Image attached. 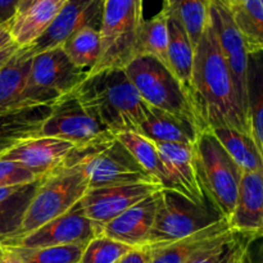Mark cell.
<instances>
[{"instance_id":"obj_39","label":"cell","mask_w":263,"mask_h":263,"mask_svg":"<svg viewBox=\"0 0 263 263\" xmlns=\"http://www.w3.org/2000/svg\"><path fill=\"white\" fill-rule=\"evenodd\" d=\"M12 44L15 43L13 41L12 35H10L9 23H8V25L0 26V50L8 48V46L12 45Z\"/></svg>"},{"instance_id":"obj_25","label":"cell","mask_w":263,"mask_h":263,"mask_svg":"<svg viewBox=\"0 0 263 263\" xmlns=\"http://www.w3.org/2000/svg\"><path fill=\"white\" fill-rule=\"evenodd\" d=\"M170 13V10H168ZM195 48L180 21L168 14V63L175 76L184 84L190 94Z\"/></svg>"},{"instance_id":"obj_9","label":"cell","mask_w":263,"mask_h":263,"mask_svg":"<svg viewBox=\"0 0 263 263\" xmlns=\"http://www.w3.org/2000/svg\"><path fill=\"white\" fill-rule=\"evenodd\" d=\"M89 72L74 66L62 46L37 54L31 62L30 74L22 95V105H53L73 91Z\"/></svg>"},{"instance_id":"obj_12","label":"cell","mask_w":263,"mask_h":263,"mask_svg":"<svg viewBox=\"0 0 263 263\" xmlns=\"http://www.w3.org/2000/svg\"><path fill=\"white\" fill-rule=\"evenodd\" d=\"M210 22L216 33L223 58L230 69L231 76H233L239 102L248 118L247 76H248L249 53L244 44L243 36L233 17L230 5L226 0H211Z\"/></svg>"},{"instance_id":"obj_35","label":"cell","mask_w":263,"mask_h":263,"mask_svg":"<svg viewBox=\"0 0 263 263\" xmlns=\"http://www.w3.org/2000/svg\"><path fill=\"white\" fill-rule=\"evenodd\" d=\"M39 177L21 164L0 159V187L32 184Z\"/></svg>"},{"instance_id":"obj_26","label":"cell","mask_w":263,"mask_h":263,"mask_svg":"<svg viewBox=\"0 0 263 263\" xmlns=\"http://www.w3.org/2000/svg\"><path fill=\"white\" fill-rule=\"evenodd\" d=\"M168 9L162 8L161 12L144 20L136 39L135 57H152L170 68L168 63ZM171 69V68H170Z\"/></svg>"},{"instance_id":"obj_18","label":"cell","mask_w":263,"mask_h":263,"mask_svg":"<svg viewBox=\"0 0 263 263\" xmlns=\"http://www.w3.org/2000/svg\"><path fill=\"white\" fill-rule=\"evenodd\" d=\"M159 156L171 181V190L181 193L195 203L208 199L203 193L195 166L194 146L182 144H157Z\"/></svg>"},{"instance_id":"obj_22","label":"cell","mask_w":263,"mask_h":263,"mask_svg":"<svg viewBox=\"0 0 263 263\" xmlns=\"http://www.w3.org/2000/svg\"><path fill=\"white\" fill-rule=\"evenodd\" d=\"M67 0H41L25 12L18 13L9 23L13 41L21 48L35 43L46 30Z\"/></svg>"},{"instance_id":"obj_10","label":"cell","mask_w":263,"mask_h":263,"mask_svg":"<svg viewBox=\"0 0 263 263\" xmlns=\"http://www.w3.org/2000/svg\"><path fill=\"white\" fill-rule=\"evenodd\" d=\"M40 136L68 141L76 149L91 148L116 138L85 109L73 91L51 105V112L43 123Z\"/></svg>"},{"instance_id":"obj_32","label":"cell","mask_w":263,"mask_h":263,"mask_svg":"<svg viewBox=\"0 0 263 263\" xmlns=\"http://www.w3.org/2000/svg\"><path fill=\"white\" fill-rule=\"evenodd\" d=\"M17 252L23 263H79L85 246H62L46 247V248H12Z\"/></svg>"},{"instance_id":"obj_44","label":"cell","mask_w":263,"mask_h":263,"mask_svg":"<svg viewBox=\"0 0 263 263\" xmlns=\"http://www.w3.org/2000/svg\"><path fill=\"white\" fill-rule=\"evenodd\" d=\"M3 251H4V248H3L2 244H0V256H2V254H3Z\"/></svg>"},{"instance_id":"obj_13","label":"cell","mask_w":263,"mask_h":263,"mask_svg":"<svg viewBox=\"0 0 263 263\" xmlns=\"http://www.w3.org/2000/svg\"><path fill=\"white\" fill-rule=\"evenodd\" d=\"M104 0H67L48 30L27 48L31 57L59 48L85 27L100 30Z\"/></svg>"},{"instance_id":"obj_3","label":"cell","mask_w":263,"mask_h":263,"mask_svg":"<svg viewBox=\"0 0 263 263\" xmlns=\"http://www.w3.org/2000/svg\"><path fill=\"white\" fill-rule=\"evenodd\" d=\"M87 190L89 181L80 164H63L51 174L41 177L17 234L9 240L27 235L49 221L69 212Z\"/></svg>"},{"instance_id":"obj_45","label":"cell","mask_w":263,"mask_h":263,"mask_svg":"<svg viewBox=\"0 0 263 263\" xmlns=\"http://www.w3.org/2000/svg\"><path fill=\"white\" fill-rule=\"evenodd\" d=\"M226 2L229 3V4H230V3H233V2H235V0H226Z\"/></svg>"},{"instance_id":"obj_19","label":"cell","mask_w":263,"mask_h":263,"mask_svg":"<svg viewBox=\"0 0 263 263\" xmlns=\"http://www.w3.org/2000/svg\"><path fill=\"white\" fill-rule=\"evenodd\" d=\"M228 221L235 233L251 236L263 234V172H244Z\"/></svg>"},{"instance_id":"obj_15","label":"cell","mask_w":263,"mask_h":263,"mask_svg":"<svg viewBox=\"0 0 263 263\" xmlns=\"http://www.w3.org/2000/svg\"><path fill=\"white\" fill-rule=\"evenodd\" d=\"M73 149L74 145L68 141L39 135L15 145L0 159L15 162L41 179L63 166Z\"/></svg>"},{"instance_id":"obj_43","label":"cell","mask_w":263,"mask_h":263,"mask_svg":"<svg viewBox=\"0 0 263 263\" xmlns=\"http://www.w3.org/2000/svg\"><path fill=\"white\" fill-rule=\"evenodd\" d=\"M174 2H175V0H164V5H163V7L170 8L172 4H174Z\"/></svg>"},{"instance_id":"obj_29","label":"cell","mask_w":263,"mask_h":263,"mask_svg":"<svg viewBox=\"0 0 263 263\" xmlns=\"http://www.w3.org/2000/svg\"><path fill=\"white\" fill-rule=\"evenodd\" d=\"M229 5L248 53L263 51V0H235Z\"/></svg>"},{"instance_id":"obj_5","label":"cell","mask_w":263,"mask_h":263,"mask_svg":"<svg viewBox=\"0 0 263 263\" xmlns=\"http://www.w3.org/2000/svg\"><path fill=\"white\" fill-rule=\"evenodd\" d=\"M194 156L203 193L229 220L235 207L244 172L210 128L200 131L195 141Z\"/></svg>"},{"instance_id":"obj_23","label":"cell","mask_w":263,"mask_h":263,"mask_svg":"<svg viewBox=\"0 0 263 263\" xmlns=\"http://www.w3.org/2000/svg\"><path fill=\"white\" fill-rule=\"evenodd\" d=\"M33 57L27 48H18L0 68V112L21 108Z\"/></svg>"},{"instance_id":"obj_2","label":"cell","mask_w":263,"mask_h":263,"mask_svg":"<svg viewBox=\"0 0 263 263\" xmlns=\"http://www.w3.org/2000/svg\"><path fill=\"white\" fill-rule=\"evenodd\" d=\"M73 94L115 136L138 133L149 108L123 68L89 72Z\"/></svg>"},{"instance_id":"obj_38","label":"cell","mask_w":263,"mask_h":263,"mask_svg":"<svg viewBox=\"0 0 263 263\" xmlns=\"http://www.w3.org/2000/svg\"><path fill=\"white\" fill-rule=\"evenodd\" d=\"M151 258V251L148 248H135L126 254L118 263H148Z\"/></svg>"},{"instance_id":"obj_28","label":"cell","mask_w":263,"mask_h":263,"mask_svg":"<svg viewBox=\"0 0 263 263\" xmlns=\"http://www.w3.org/2000/svg\"><path fill=\"white\" fill-rule=\"evenodd\" d=\"M116 138L127 148L140 166L158 182L162 189H171V181L159 156L157 144L138 133H122Z\"/></svg>"},{"instance_id":"obj_11","label":"cell","mask_w":263,"mask_h":263,"mask_svg":"<svg viewBox=\"0 0 263 263\" xmlns=\"http://www.w3.org/2000/svg\"><path fill=\"white\" fill-rule=\"evenodd\" d=\"M99 235H102V228L87 218L77 203L69 212L49 221L32 233L0 244L3 247L26 249L86 246L90 240Z\"/></svg>"},{"instance_id":"obj_21","label":"cell","mask_w":263,"mask_h":263,"mask_svg":"<svg viewBox=\"0 0 263 263\" xmlns=\"http://www.w3.org/2000/svg\"><path fill=\"white\" fill-rule=\"evenodd\" d=\"M51 105H28L0 112V156L27 139L40 135Z\"/></svg>"},{"instance_id":"obj_40","label":"cell","mask_w":263,"mask_h":263,"mask_svg":"<svg viewBox=\"0 0 263 263\" xmlns=\"http://www.w3.org/2000/svg\"><path fill=\"white\" fill-rule=\"evenodd\" d=\"M3 248H4V247H3ZM0 263H23V261L22 258L18 256L17 252H14L10 248H4L3 254L0 256Z\"/></svg>"},{"instance_id":"obj_7","label":"cell","mask_w":263,"mask_h":263,"mask_svg":"<svg viewBox=\"0 0 263 263\" xmlns=\"http://www.w3.org/2000/svg\"><path fill=\"white\" fill-rule=\"evenodd\" d=\"M144 102L164 112L197 123L202 131L192 97L174 72L152 57H135L123 68Z\"/></svg>"},{"instance_id":"obj_14","label":"cell","mask_w":263,"mask_h":263,"mask_svg":"<svg viewBox=\"0 0 263 263\" xmlns=\"http://www.w3.org/2000/svg\"><path fill=\"white\" fill-rule=\"evenodd\" d=\"M162 189L158 184H130L90 187L79 202L82 213L103 228L126 210Z\"/></svg>"},{"instance_id":"obj_16","label":"cell","mask_w":263,"mask_h":263,"mask_svg":"<svg viewBox=\"0 0 263 263\" xmlns=\"http://www.w3.org/2000/svg\"><path fill=\"white\" fill-rule=\"evenodd\" d=\"M230 229L228 220H222L204 230L195 233L187 238L177 240L168 246L151 251L148 263H193L217 248L235 235Z\"/></svg>"},{"instance_id":"obj_36","label":"cell","mask_w":263,"mask_h":263,"mask_svg":"<svg viewBox=\"0 0 263 263\" xmlns=\"http://www.w3.org/2000/svg\"><path fill=\"white\" fill-rule=\"evenodd\" d=\"M243 263H263V234L251 236L247 244Z\"/></svg>"},{"instance_id":"obj_6","label":"cell","mask_w":263,"mask_h":263,"mask_svg":"<svg viewBox=\"0 0 263 263\" xmlns=\"http://www.w3.org/2000/svg\"><path fill=\"white\" fill-rule=\"evenodd\" d=\"M72 164L81 166L89 181V189L130 184H158L117 138L91 148H74L64 166Z\"/></svg>"},{"instance_id":"obj_41","label":"cell","mask_w":263,"mask_h":263,"mask_svg":"<svg viewBox=\"0 0 263 263\" xmlns=\"http://www.w3.org/2000/svg\"><path fill=\"white\" fill-rule=\"evenodd\" d=\"M18 48H21V46H18L17 44H12V45H9L8 48L0 50V68L9 61L10 57L18 50Z\"/></svg>"},{"instance_id":"obj_33","label":"cell","mask_w":263,"mask_h":263,"mask_svg":"<svg viewBox=\"0 0 263 263\" xmlns=\"http://www.w3.org/2000/svg\"><path fill=\"white\" fill-rule=\"evenodd\" d=\"M133 249L135 248L99 235L85 246L79 263H118Z\"/></svg>"},{"instance_id":"obj_31","label":"cell","mask_w":263,"mask_h":263,"mask_svg":"<svg viewBox=\"0 0 263 263\" xmlns=\"http://www.w3.org/2000/svg\"><path fill=\"white\" fill-rule=\"evenodd\" d=\"M211 0H175L167 9L180 21L195 46L210 25ZM166 8V7H164Z\"/></svg>"},{"instance_id":"obj_34","label":"cell","mask_w":263,"mask_h":263,"mask_svg":"<svg viewBox=\"0 0 263 263\" xmlns=\"http://www.w3.org/2000/svg\"><path fill=\"white\" fill-rule=\"evenodd\" d=\"M251 235L236 233L228 241L212 249L193 263H243Z\"/></svg>"},{"instance_id":"obj_37","label":"cell","mask_w":263,"mask_h":263,"mask_svg":"<svg viewBox=\"0 0 263 263\" xmlns=\"http://www.w3.org/2000/svg\"><path fill=\"white\" fill-rule=\"evenodd\" d=\"M21 0H0V26L12 22L18 12Z\"/></svg>"},{"instance_id":"obj_24","label":"cell","mask_w":263,"mask_h":263,"mask_svg":"<svg viewBox=\"0 0 263 263\" xmlns=\"http://www.w3.org/2000/svg\"><path fill=\"white\" fill-rule=\"evenodd\" d=\"M243 172H263V154L251 134L233 127L210 128Z\"/></svg>"},{"instance_id":"obj_27","label":"cell","mask_w":263,"mask_h":263,"mask_svg":"<svg viewBox=\"0 0 263 263\" xmlns=\"http://www.w3.org/2000/svg\"><path fill=\"white\" fill-rule=\"evenodd\" d=\"M247 104L251 134L263 154V51L248 57Z\"/></svg>"},{"instance_id":"obj_17","label":"cell","mask_w":263,"mask_h":263,"mask_svg":"<svg viewBox=\"0 0 263 263\" xmlns=\"http://www.w3.org/2000/svg\"><path fill=\"white\" fill-rule=\"evenodd\" d=\"M159 192L140 200L102 228V235L130 246L133 248L145 247L153 228L158 205Z\"/></svg>"},{"instance_id":"obj_20","label":"cell","mask_w":263,"mask_h":263,"mask_svg":"<svg viewBox=\"0 0 263 263\" xmlns=\"http://www.w3.org/2000/svg\"><path fill=\"white\" fill-rule=\"evenodd\" d=\"M138 134L156 144H182L194 146L200 128L193 121L149 105Z\"/></svg>"},{"instance_id":"obj_30","label":"cell","mask_w":263,"mask_h":263,"mask_svg":"<svg viewBox=\"0 0 263 263\" xmlns=\"http://www.w3.org/2000/svg\"><path fill=\"white\" fill-rule=\"evenodd\" d=\"M62 49L74 66L90 72L99 61V30L92 27H85L77 31L62 45Z\"/></svg>"},{"instance_id":"obj_42","label":"cell","mask_w":263,"mask_h":263,"mask_svg":"<svg viewBox=\"0 0 263 263\" xmlns=\"http://www.w3.org/2000/svg\"><path fill=\"white\" fill-rule=\"evenodd\" d=\"M39 2H41V0H21V4H20V7H18L17 14L18 13L25 12L26 9H28V8L32 7L33 4H36V3H39Z\"/></svg>"},{"instance_id":"obj_4","label":"cell","mask_w":263,"mask_h":263,"mask_svg":"<svg viewBox=\"0 0 263 263\" xmlns=\"http://www.w3.org/2000/svg\"><path fill=\"white\" fill-rule=\"evenodd\" d=\"M226 220L210 199L195 203L171 189L159 190L153 228L145 247L157 249Z\"/></svg>"},{"instance_id":"obj_1","label":"cell","mask_w":263,"mask_h":263,"mask_svg":"<svg viewBox=\"0 0 263 263\" xmlns=\"http://www.w3.org/2000/svg\"><path fill=\"white\" fill-rule=\"evenodd\" d=\"M190 97L202 131L226 126L251 134L248 118L211 22L195 46Z\"/></svg>"},{"instance_id":"obj_8","label":"cell","mask_w":263,"mask_h":263,"mask_svg":"<svg viewBox=\"0 0 263 263\" xmlns=\"http://www.w3.org/2000/svg\"><path fill=\"white\" fill-rule=\"evenodd\" d=\"M143 21V0H104L99 61L90 72L125 68L136 55V39Z\"/></svg>"}]
</instances>
